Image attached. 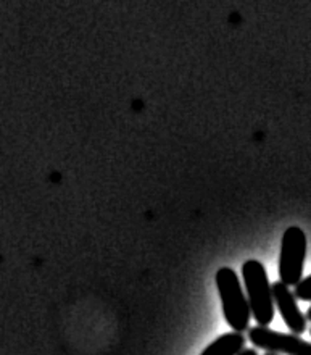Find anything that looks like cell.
Segmentation results:
<instances>
[{"mask_svg":"<svg viewBox=\"0 0 311 355\" xmlns=\"http://www.w3.org/2000/svg\"><path fill=\"white\" fill-rule=\"evenodd\" d=\"M307 257V236L299 226H290L283 236L279 257L281 281L297 286L303 279V265Z\"/></svg>","mask_w":311,"mask_h":355,"instance_id":"3957f363","label":"cell"},{"mask_svg":"<svg viewBox=\"0 0 311 355\" xmlns=\"http://www.w3.org/2000/svg\"><path fill=\"white\" fill-rule=\"evenodd\" d=\"M251 317L260 327H268L274 318V297L265 266L258 260H249L242 266Z\"/></svg>","mask_w":311,"mask_h":355,"instance_id":"6da1fadb","label":"cell"},{"mask_svg":"<svg viewBox=\"0 0 311 355\" xmlns=\"http://www.w3.org/2000/svg\"><path fill=\"white\" fill-rule=\"evenodd\" d=\"M265 355H278V354H273V352H266Z\"/></svg>","mask_w":311,"mask_h":355,"instance_id":"30bf717a","label":"cell"},{"mask_svg":"<svg viewBox=\"0 0 311 355\" xmlns=\"http://www.w3.org/2000/svg\"><path fill=\"white\" fill-rule=\"evenodd\" d=\"M216 286H218L223 313L226 322L236 333H244L249 329L251 310L249 299L245 297L240 288L236 271L229 266H223L216 273Z\"/></svg>","mask_w":311,"mask_h":355,"instance_id":"7a4b0ae2","label":"cell"},{"mask_svg":"<svg viewBox=\"0 0 311 355\" xmlns=\"http://www.w3.org/2000/svg\"><path fill=\"white\" fill-rule=\"evenodd\" d=\"M310 334H311V331H310Z\"/></svg>","mask_w":311,"mask_h":355,"instance_id":"8fae6325","label":"cell"},{"mask_svg":"<svg viewBox=\"0 0 311 355\" xmlns=\"http://www.w3.org/2000/svg\"><path fill=\"white\" fill-rule=\"evenodd\" d=\"M295 297L300 300H307V302H311V275L303 278L300 283L295 286Z\"/></svg>","mask_w":311,"mask_h":355,"instance_id":"52a82bcc","label":"cell"},{"mask_svg":"<svg viewBox=\"0 0 311 355\" xmlns=\"http://www.w3.org/2000/svg\"><path fill=\"white\" fill-rule=\"evenodd\" d=\"M237 355H258V352H256L255 349H244V351L239 352Z\"/></svg>","mask_w":311,"mask_h":355,"instance_id":"ba28073f","label":"cell"},{"mask_svg":"<svg viewBox=\"0 0 311 355\" xmlns=\"http://www.w3.org/2000/svg\"><path fill=\"white\" fill-rule=\"evenodd\" d=\"M249 341L266 352L284 355H311V343L299 334H284L266 327L249 328Z\"/></svg>","mask_w":311,"mask_h":355,"instance_id":"277c9868","label":"cell"},{"mask_svg":"<svg viewBox=\"0 0 311 355\" xmlns=\"http://www.w3.org/2000/svg\"><path fill=\"white\" fill-rule=\"evenodd\" d=\"M271 288H273L274 305L278 307L281 317L292 334H302L307 331V315H303L302 310L299 309L297 297L289 289V286L284 284L283 281H278Z\"/></svg>","mask_w":311,"mask_h":355,"instance_id":"5b68a950","label":"cell"},{"mask_svg":"<svg viewBox=\"0 0 311 355\" xmlns=\"http://www.w3.org/2000/svg\"><path fill=\"white\" fill-rule=\"evenodd\" d=\"M307 320H311V307L308 309V312H307Z\"/></svg>","mask_w":311,"mask_h":355,"instance_id":"9c48e42d","label":"cell"},{"mask_svg":"<svg viewBox=\"0 0 311 355\" xmlns=\"http://www.w3.org/2000/svg\"><path fill=\"white\" fill-rule=\"evenodd\" d=\"M247 339L242 333H228L210 344L202 355H237L244 351Z\"/></svg>","mask_w":311,"mask_h":355,"instance_id":"8992f818","label":"cell"}]
</instances>
